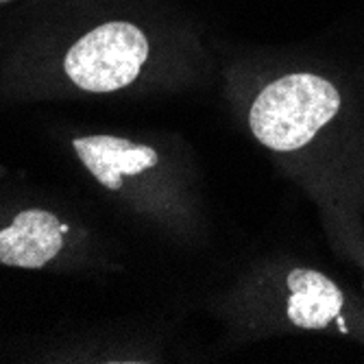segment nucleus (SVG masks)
Masks as SVG:
<instances>
[{"label":"nucleus","mask_w":364,"mask_h":364,"mask_svg":"<svg viewBox=\"0 0 364 364\" xmlns=\"http://www.w3.org/2000/svg\"><path fill=\"white\" fill-rule=\"evenodd\" d=\"M0 3H7V0H0Z\"/></svg>","instance_id":"nucleus-6"},{"label":"nucleus","mask_w":364,"mask_h":364,"mask_svg":"<svg viewBox=\"0 0 364 364\" xmlns=\"http://www.w3.org/2000/svg\"><path fill=\"white\" fill-rule=\"evenodd\" d=\"M345 296L318 271L299 269L288 275V318L304 329H323L341 318Z\"/></svg>","instance_id":"nucleus-5"},{"label":"nucleus","mask_w":364,"mask_h":364,"mask_svg":"<svg viewBox=\"0 0 364 364\" xmlns=\"http://www.w3.org/2000/svg\"><path fill=\"white\" fill-rule=\"evenodd\" d=\"M149 40L129 22H107L83 36L65 55V73L85 92L107 94L134 83L146 63Z\"/></svg>","instance_id":"nucleus-2"},{"label":"nucleus","mask_w":364,"mask_h":364,"mask_svg":"<svg viewBox=\"0 0 364 364\" xmlns=\"http://www.w3.org/2000/svg\"><path fill=\"white\" fill-rule=\"evenodd\" d=\"M73 146L83 166L109 190H120L124 177H136L157 164L155 149L116 136H85L77 138Z\"/></svg>","instance_id":"nucleus-4"},{"label":"nucleus","mask_w":364,"mask_h":364,"mask_svg":"<svg viewBox=\"0 0 364 364\" xmlns=\"http://www.w3.org/2000/svg\"><path fill=\"white\" fill-rule=\"evenodd\" d=\"M338 109L341 94L332 81L296 73L269 83L257 94L249 127L264 146L286 153L306 146Z\"/></svg>","instance_id":"nucleus-1"},{"label":"nucleus","mask_w":364,"mask_h":364,"mask_svg":"<svg viewBox=\"0 0 364 364\" xmlns=\"http://www.w3.org/2000/svg\"><path fill=\"white\" fill-rule=\"evenodd\" d=\"M68 227L50 212L26 210L0 229V262L20 269H42L63 247Z\"/></svg>","instance_id":"nucleus-3"}]
</instances>
